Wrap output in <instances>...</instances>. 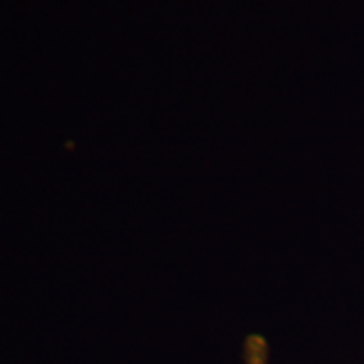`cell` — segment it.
<instances>
[{"label":"cell","instance_id":"obj_1","mask_svg":"<svg viewBox=\"0 0 364 364\" xmlns=\"http://www.w3.org/2000/svg\"><path fill=\"white\" fill-rule=\"evenodd\" d=\"M268 358H270V351H268L265 338L260 334H250L243 346L245 364H268Z\"/></svg>","mask_w":364,"mask_h":364}]
</instances>
